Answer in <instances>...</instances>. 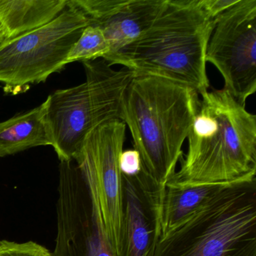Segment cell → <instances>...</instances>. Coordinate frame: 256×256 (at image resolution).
<instances>
[{
  "label": "cell",
  "mask_w": 256,
  "mask_h": 256,
  "mask_svg": "<svg viewBox=\"0 0 256 256\" xmlns=\"http://www.w3.org/2000/svg\"><path fill=\"white\" fill-rule=\"evenodd\" d=\"M200 103L186 85L150 76H134L126 89L120 120L128 127L144 168L158 185L176 173Z\"/></svg>",
  "instance_id": "3957f363"
},
{
  "label": "cell",
  "mask_w": 256,
  "mask_h": 256,
  "mask_svg": "<svg viewBox=\"0 0 256 256\" xmlns=\"http://www.w3.org/2000/svg\"><path fill=\"white\" fill-rule=\"evenodd\" d=\"M122 176L124 216L120 256H152L161 235L166 186L156 182L144 167L138 174Z\"/></svg>",
  "instance_id": "30bf717a"
},
{
  "label": "cell",
  "mask_w": 256,
  "mask_h": 256,
  "mask_svg": "<svg viewBox=\"0 0 256 256\" xmlns=\"http://www.w3.org/2000/svg\"><path fill=\"white\" fill-rule=\"evenodd\" d=\"M88 18L90 25L100 28L109 44L102 60L137 40L150 28L164 0H68Z\"/></svg>",
  "instance_id": "8fae6325"
},
{
  "label": "cell",
  "mask_w": 256,
  "mask_h": 256,
  "mask_svg": "<svg viewBox=\"0 0 256 256\" xmlns=\"http://www.w3.org/2000/svg\"><path fill=\"white\" fill-rule=\"evenodd\" d=\"M68 0H0V23L8 40L35 30L54 20Z\"/></svg>",
  "instance_id": "4fadbf2b"
},
{
  "label": "cell",
  "mask_w": 256,
  "mask_h": 256,
  "mask_svg": "<svg viewBox=\"0 0 256 256\" xmlns=\"http://www.w3.org/2000/svg\"><path fill=\"white\" fill-rule=\"evenodd\" d=\"M47 100L38 107L0 122V157L38 146H52L46 122Z\"/></svg>",
  "instance_id": "7c38bea8"
},
{
  "label": "cell",
  "mask_w": 256,
  "mask_h": 256,
  "mask_svg": "<svg viewBox=\"0 0 256 256\" xmlns=\"http://www.w3.org/2000/svg\"><path fill=\"white\" fill-rule=\"evenodd\" d=\"M236 2L238 0H202V6L214 18L218 17Z\"/></svg>",
  "instance_id": "ac0fdd59"
},
{
  "label": "cell",
  "mask_w": 256,
  "mask_h": 256,
  "mask_svg": "<svg viewBox=\"0 0 256 256\" xmlns=\"http://www.w3.org/2000/svg\"><path fill=\"white\" fill-rule=\"evenodd\" d=\"M89 25L88 18L68 0L66 10L50 23L1 43L0 83L5 94H23L60 72L72 47Z\"/></svg>",
  "instance_id": "8992f818"
},
{
  "label": "cell",
  "mask_w": 256,
  "mask_h": 256,
  "mask_svg": "<svg viewBox=\"0 0 256 256\" xmlns=\"http://www.w3.org/2000/svg\"><path fill=\"white\" fill-rule=\"evenodd\" d=\"M109 50L108 42L102 31L97 26L89 25L72 47L67 56L66 64L103 59Z\"/></svg>",
  "instance_id": "9a60e30c"
},
{
  "label": "cell",
  "mask_w": 256,
  "mask_h": 256,
  "mask_svg": "<svg viewBox=\"0 0 256 256\" xmlns=\"http://www.w3.org/2000/svg\"><path fill=\"white\" fill-rule=\"evenodd\" d=\"M215 19L202 0H164L150 28L104 60L122 66L134 76L162 78L202 95L210 88L206 52Z\"/></svg>",
  "instance_id": "7a4b0ae2"
},
{
  "label": "cell",
  "mask_w": 256,
  "mask_h": 256,
  "mask_svg": "<svg viewBox=\"0 0 256 256\" xmlns=\"http://www.w3.org/2000/svg\"><path fill=\"white\" fill-rule=\"evenodd\" d=\"M83 65L84 83L58 90L47 98L46 122L60 162L74 160L92 130L120 120L124 92L134 76L125 67L114 70L102 59Z\"/></svg>",
  "instance_id": "5b68a950"
},
{
  "label": "cell",
  "mask_w": 256,
  "mask_h": 256,
  "mask_svg": "<svg viewBox=\"0 0 256 256\" xmlns=\"http://www.w3.org/2000/svg\"><path fill=\"white\" fill-rule=\"evenodd\" d=\"M56 217L53 256H114L88 184L74 160L60 164Z\"/></svg>",
  "instance_id": "9c48e42d"
},
{
  "label": "cell",
  "mask_w": 256,
  "mask_h": 256,
  "mask_svg": "<svg viewBox=\"0 0 256 256\" xmlns=\"http://www.w3.org/2000/svg\"><path fill=\"white\" fill-rule=\"evenodd\" d=\"M152 256H256V180L227 186L172 230Z\"/></svg>",
  "instance_id": "277c9868"
},
{
  "label": "cell",
  "mask_w": 256,
  "mask_h": 256,
  "mask_svg": "<svg viewBox=\"0 0 256 256\" xmlns=\"http://www.w3.org/2000/svg\"><path fill=\"white\" fill-rule=\"evenodd\" d=\"M6 40H8L6 31L4 29L2 24L0 23V44L6 41Z\"/></svg>",
  "instance_id": "d6986e66"
},
{
  "label": "cell",
  "mask_w": 256,
  "mask_h": 256,
  "mask_svg": "<svg viewBox=\"0 0 256 256\" xmlns=\"http://www.w3.org/2000/svg\"><path fill=\"white\" fill-rule=\"evenodd\" d=\"M227 186L180 187L166 185L162 203L161 234L172 230Z\"/></svg>",
  "instance_id": "5bb4252c"
},
{
  "label": "cell",
  "mask_w": 256,
  "mask_h": 256,
  "mask_svg": "<svg viewBox=\"0 0 256 256\" xmlns=\"http://www.w3.org/2000/svg\"><path fill=\"white\" fill-rule=\"evenodd\" d=\"M0 256H53L52 252L34 241L17 242L0 240Z\"/></svg>",
  "instance_id": "2e32d148"
},
{
  "label": "cell",
  "mask_w": 256,
  "mask_h": 256,
  "mask_svg": "<svg viewBox=\"0 0 256 256\" xmlns=\"http://www.w3.org/2000/svg\"><path fill=\"white\" fill-rule=\"evenodd\" d=\"M180 168L166 185L230 186L256 180V116L226 90L200 95Z\"/></svg>",
  "instance_id": "6da1fadb"
},
{
  "label": "cell",
  "mask_w": 256,
  "mask_h": 256,
  "mask_svg": "<svg viewBox=\"0 0 256 256\" xmlns=\"http://www.w3.org/2000/svg\"><path fill=\"white\" fill-rule=\"evenodd\" d=\"M126 130L120 120L97 127L86 136L74 158L114 256H120L122 246L124 185L119 158L124 151Z\"/></svg>",
  "instance_id": "52a82bcc"
},
{
  "label": "cell",
  "mask_w": 256,
  "mask_h": 256,
  "mask_svg": "<svg viewBox=\"0 0 256 256\" xmlns=\"http://www.w3.org/2000/svg\"><path fill=\"white\" fill-rule=\"evenodd\" d=\"M120 170L126 176L138 174L143 168L140 154L136 150H126L122 151L119 158Z\"/></svg>",
  "instance_id": "e0dca14e"
},
{
  "label": "cell",
  "mask_w": 256,
  "mask_h": 256,
  "mask_svg": "<svg viewBox=\"0 0 256 256\" xmlns=\"http://www.w3.org/2000/svg\"><path fill=\"white\" fill-rule=\"evenodd\" d=\"M206 61L222 76L223 89L246 106L256 91V0H238L216 18Z\"/></svg>",
  "instance_id": "ba28073f"
}]
</instances>
